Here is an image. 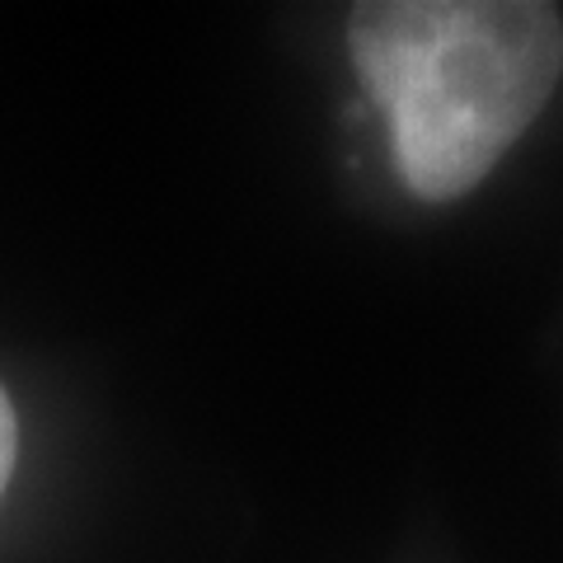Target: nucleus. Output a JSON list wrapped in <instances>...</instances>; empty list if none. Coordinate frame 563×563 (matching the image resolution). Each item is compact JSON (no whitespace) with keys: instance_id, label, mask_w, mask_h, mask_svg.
Listing matches in <instances>:
<instances>
[{"instance_id":"nucleus-1","label":"nucleus","mask_w":563,"mask_h":563,"mask_svg":"<svg viewBox=\"0 0 563 563\" xmlns=\"http://www.w3.org/2000/svg\"><path fill=\"white\" fill-rule=\"evenodd\" d=\"M352 66L390 122L422 202L465 198L540 118L563 70L544 0H372L347 20Z\"/></svg>"},{"instance_id":"nucleus-2","label":"nucleus","mask_w":563,"mask_h":563,"mask_svg":"<svg viewBox=\"0 0 563 563\" xmlns=\"http://www.w3.org/2000/svg\"><path fill=\"white\" fill-rule=\"evenodd\" d=\"M14 451H20V432H14V409H10V395L0 390V493H5V484H10Z\"/></svg>"}]
</instances>
